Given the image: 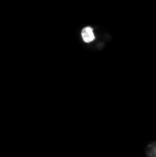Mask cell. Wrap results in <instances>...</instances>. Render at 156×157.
Instances as JSON below:
<instances>
[{
  "label": "cell",
  "mask_w": 156,
  "mask_h": 157,
  "mask_svg": "<svg viewBox=\"0 0 156 157\" xmlns=\"http://www.w3.org/2000/svg\"><path fill=\"white\" fill-rule=\"evenodd\" d=\"M81 36H82L83 42L86 43H91L95 40V35H94L93 29L91 27H86L81 31Z\"/></svg>",
  "instance_id": "cell-1"
}]
</instances>
